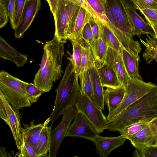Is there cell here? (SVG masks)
I'll return each instance as SVG.
<instances>
[{
    "instance_id": "obj_1",
    "label": "cell",
    "mask_w": 157,
    "mask_h": 157,
    "mask_svg": "<svg viewBox=\"0 0 157 157\" xmlns=\"http://www.w3.org/2000/svg\"><path fill=\"white\" fill-rule=\"evenodd\" d=\"M66 43L54 35L53 39L46 42L39 69L35 76L33 84L43 92L51 90L53 82L59 80L63 73L62 69Z\"/></svg>"
},
{
    "instance_id": "obj_2",
    "label": "cell",
    "mask_w": 157,
    "mask_h": 157,
    "mask_svg": "<svg viewBox=\"0 0 157 157\" xmlns=\"http://www.w3.org/2000/svg\"><path fill=\"white\" fill-rule=\"evenodd\" d=\"M157 118V88L126 108L107 122L106 129L118 130L139 121Z\"/></svg>"
},
{
    "instance_id": "obj_3",
    "label": "cell",
    "mask_w": 157,
    "mask_h": 157,
    "mask_svg": "<svg viewBox=\"0 0 157 157\" xmlns=\"http://www.w3.org/2000/svg\"><path fill=\"white\" fill-rule=\"evenodd\" d=\"M105 15H99L124 46L136 51L141 48L137 41L133 40V28L128 20L120 0H105Z\"/></svg>"
},
{
    "instance_id": "obj_4",
    "label": "cell",
    "mask_w": 157,
    "mask_h": 157,
    "mask_svg": "<svg viewBox=\"0 0 157 157\" xmlns=\"http://www.w3.org/2000/svg\"><path fill=\"white\" fill-rule=\"evenodd\" d=\"M78 75L70 61L56 89L55 103L50 116L52 124L68 108L76 106L81 95Z\"/></svg>"
},
{
    "instance_id": "obj_5",
    "label": "cell",
    "mask_w": 157,
    "mask_h": 157,
    "mask_svg": "<svg viewBox=\"0 0 157 157\" xmlns=\"http://www.w3.org/2000/svg\"><path fill=\"white\" fill-rule=\"evenodd\" d=\"M28 84L6 71L2 70L0 72V92L17 110L31 105L26 90Z\"/></svg>"
},
{
    "instance_id": "obj_6",
    "label": "cell",
    "mask_w": 157,
    "mask_h": 157,
    "mask_svg": "<svg viewBox=\"0 0 157 157\" xmlns=\"http://www.w3.org/2000/svg\"><path fill=\"white\" fill-rule=\"evenodd\" d=\"M80 5L75 0H59L54 19V35L66 43L68 29L77 15Z\"/></svg>"
},
{
    "instance_id": "obj_7",
    "label": "cell",
    "mask_w": 157,
    "mask_h": 157,
    "mask_svg": "<svg viewBox=\"0 0 157 157\" xmlns=\"http://www.w3.org/2000/svg\"><path fill=\"white\" fill-rule=\"evenodd\" d=\"M125 94L118 106L106 117L107 122L117 116L130 105L157 88L150 82H146L142 80L130 79L124 87Z\"/></svg>"
},
{
    "instance_id": "obj_8",
    "label": "cell",
    "mask_w": 157,
    "mask_h": 157,
    "mask_svg": "<svg viewBox=\"0 0 157 157\" xmlns=\"http://www.w3.org/2000/svg\"><path fill=\"white\" fill-rule=\"evenodd\" d=\"M75 106L78 111L81 112L88 118L98 134L106 129L107 124L106 117L102 110L87 96L81 94Z\"/></svg>"
},
{
    "instance_id": "obj_9",
    "label": "cell",
    "mask_w": 157,
    "mask_h": 157,
    "mask_svg": "<svg viewBox=\"0 0 157 157\" xmlns=\"http://www.w3.org/2000/svg\"><path fill=\"white\" fill-rule=\"evenodd\" d=\"M79 111L75 106H71L63 113L59 124L51 130L50 144L48 157H56L59 148L70 124Z\"/></svg>"
},
{
    "instance_id": "obj_10",
    "label": "cell",
    "mask_w": 157,
    "mask_h": 157,
    "mask_svg": "<svg viewBox=\"0 0 157 157\" xmlns=\"http://www.w3.org/2000/svg\"><path fill=\"white\" fill-rule=\"evenodd\" d=\"M98 134L91 123L81 112L79 111L70 124L65 137H75L94 141Z\"/></svg>"
},
{
    "instance_id": "obj_11",
    "label": "cell",
    "mask_w": 157,
    "mask_h": 157,
    "mask_svg": "<svg viewBox=\"0 0 157 157\" xmlns=\"http://www.w3.org/2000/svg\"><path fill=\"white\" fill-rule=\"evenodd\" d=\"M134 35L140 37L143 34L155 36L151 28L136 12L133 4L128 0H120Z\"/></svg>"
},
{
    "instance_id": "obj_12",
    "label": "cell",
    "mask_w": 157,
    "mask_h": 157,
    "mask_svg": "<svg viewBox=\"0 0 157 157\" xmlns=\"http://www.w3.org/2000/svg\"><path fill=\"white\" fill-rule=\"evenodd\" d=\"M40 0H26L20 23L14 29L15 38H21L30 27L40 9Z\"/></svg>"
},
{
    "instance_id": "obj_13",
    "label": "cell",
    "mask_w": 157,
    "mask_h": 157,
    "mask_svg": "<svg viewBox=\"0 0 157 157\" xmlns=\"http://www.w3.org/2000/svg\"><path fill=\"white\" fill-rule=\"evenodd\" d=\"M128 140L136 149L154 145L157 140V118L151 121L146 126Z\"/></svg>"
},
{
    "instance_id": "obj_14",
    "label": "cell",
    "mask_w": 157,
    "mask_h": 157,
    "mask_svg": "<svg viewBox=\"0 0 157 157\" xmlns=\"http://www.w3.org/2000/svg\"><path fill=\"white\" fill-rule=\"evenodd\" d=\"M105 63L114 71L122 86L124 87L131 78L125 69L121 52L108 47Z\"/></svg>"
},
{
    "instance_id": "obj_15",
    "label": "cell",
    "mask_w": 157,
    "mask_h": 157,
    "mask_svg": "<svg viewBox=\"0 0 157 157\" xmlns=\"http://www.w3.org/2000/svg\"><path fill=\"white\" fill-rule=\"evenodd\" d=\"M0 99L6 109L9 121L8 125L12 132L17 149L19 150L22 143L21 131V116L19 110L14 108L0 92Z\"/></svg>"
},
{
    "instance_id": "obj_16",
    "label": "cell",
    "mask_w": 157,
    "mask_h": 157,
    "mask_svg": "<svg viewBox=\"0 0 157 157\" xmlns=\"http://www.w3.org/2000/svg\"><path fill=\"white\" fill-rule=\"evenodd\" d=\"M127 138L121 135L106 137L98 134L94 141L97 152L100 157H107L115 149L123 145Z\"/></svg>"
},
{
    "instance_id": "obj_17",
    "label": "cell",
    "mask_w": 157,
    "mask_h": 157,
    "mask_svg": "<svg viewBox=\"0 0 157 157\" xmlns=\"http://www.w3.org/2000/svg\"><path fill=\"white\" fill-rule=\"evenodd\" d=\"M50 117L46 120L43 123L35 124L34 119L31 121L29 125L23 124V128L21 127L22 136L31 145L35 153L38 146L41 131L44 127L47 125L51 121Z\"/></svg>"
},
{
    "instance_id": "obj_18",
    "label": "cell",
    "mask_w": 157,
    "mask_h": 157,
    "mask_svg": "<svg viewBox=\"0 0 157 157\" xmlns=\"http://www.w3.org/2000/svg\"><path fill=\"white\" fill-rule=\"evenodd\" d=\"M91 16L86 9L81 6L74 21L67 30V40H71L82 39L83 29L86 24L89 22Z\"/></svg>"
},
{
    "instance_id": "obj_19",
    "label": "cell",
    "mask_w": 157,
    "mask_h": 157,
    "mask_svg": "<svg viewBox=\"0 0 157 157\" xmlns=\"http://www.w3.org/2000/svg\"><path fill=\"white\" fill-rule=\"evenodd\" d=\"M121 52L125 69L130 78L142 80L139 71V63L140 60L139 54L124 46Z\"/></svg>"
},
{
    "instance_id": "obj_20",
    "label": "cell",
    "mask_w": 157,
    "mask_h": 157,
    "mask_svg": "<svg viewBox=\"0 0 157 157\" xmlns=\"http://www.w3.org/2000/svg\"><path fill=\"white\" fill-rule=\"evenodd\" d=\"M0 57L3 59L13 62L17 67L24 66L28 61L27 55H23L15 50L1 36Z\"/></svg>"
},
{
    "instance_id": "obj_21",
    "label": "cell",
    "mask_w": 157,
    "mask_h": 157,
    "mask_svg": "<svg viewBox=\"0 0 157 157\" xmlns=\"http://www.w3.org/2000/svg\"><path fill=\"white\" fill-rule=\"evenodd\" d=\"M88 70L93 92L92 101L103 110L104 109V89L99 75L98 68L96 66L93 67L89 68Z\"/></svg>"
},
{
    "instance_id": "obj_22",
    "label": "cell",
    "mask_w": 157,
    "mask_h": 157,
    "mask_svg": "<svg viewBox=\"0 0 157 157\" xmlns=\"http://www.w3.org/2000/svg\"><path fill=\"white\" fill-rule=\"evenodd\" d=\"M98 24L100 31V38L108 47L118 52H121L124 46L101 18H94Z\"/></svg>"
},
{
    "instance_id": "obj_23",
    "label": "cell",
    "mask_w": 157,
    "mask_h": 157,
    "mask_svg": "<svg viewBox=\"0 0 157 157\" xmlns=\"http://www.w3.org/2000/svg\"><path fill=\"white\" fill-rule=\"evenodd\" d=\"M124 94L125 89L122 86L116 88L107 87L104 90V101L108 109V114L118 106L123 98Z\"/></svg>"
},
{
    "instance_id": "obj_24",
    "label": "cell",
    "mask_w": 157,
    "mask_h": 157,
    "mask_svg": "<svg viewBox=\"0 0 157 157\" xmlns=\"http://www.w3.org/2000/svg\"><path fill=\"white\" fill-rule=\"evenodd\" d=\"M98 70L103 87L116 88L122 86L115 72L105 63Z\"/></svg>"
},
{
    "instance_id": "obj_25",
    "label": "cell",
    "mask_w": 157,
    "mask_h": 157,
    "mask_svg": "<svg viewBox=\"0 0 157 157\" xmlns=\"http://www.w3.org/2000/svg\"><path fill=\"white\" fill-rule=\"evenodd\" d=\"M52 124L48 127L45 125L42 129L40 136V141L35 152L36 157H48L50 144V134Z\"/></svg>"
},
{
    "instance_id": "obj_26",
    "label": "cell",
    "mask_w": 157,
    "mask_h": 157,
    "mask_svg": "<svg viewBox=\"0 0 157 157\" xmlns=\"http://www.w3.org/2000/svg\"><path fill=\"white\" fill-rule=\"evenodd\" d=\"M146 41L140 39L141 42L146 48L143 54V56L147 64L153 60L157 63V39L155 36L147 34Z\"/></svg>"
},
{
    "instance_id": "obj_27",
    "label": "cell",
    "mask_w": 157,
    "mask_h": 157,
    "mask_svg": "<svg viewBox=\"0 0 157 157\" xmlns=\"http://www.w3.org/2000/svg\"><path fill=\"white\" fill-rule=\"evenodd\" d=\"M90 45L96 67L98 69L105 62L108 46L101 38L94 40Z\"/></svg>"
},
{
    "instance_id": "obj_28",
    "label": "cell",
    "mask_w": 157,
    "mask_h": 157,
    "mask_svg": "<svg viewBox=\"0 0 157 157\" xmlns=\"http://www.w3.org/2000/svg\"><path fill=\"white\" fill-rule=\"evenodd\" d=\"M71 41L73 47V52L71 54L69 52H67L70 56L68 59L71 62L75 71L79 75L81 71L82 51L84 41L82 39Z\"/></svg>"
},
{
    "instance_id": "obj_29",
    "label": "cell",
    "mask_w": 157,
    "mask_h": 157,
    "mask_svg": "<svg viewBox=\"0 0 157 157\" xmlns=\"http://www.w3.org/2000/svg\"><path fill=\"white\" fill-rule=\"evenodd\" d=\"M154 119H146L139 121L124 127L117 132L128 140L135 135Z\"/></svg>"
},
{
    "instance_id": "obj_30",
    "label": "cell",
    "mask_w": 157,
    "mask_h": 157,
    "mask_svg": "<svg viewBox=\"0 0 157 157\" xmlns=\"http://www.w3.org/2000/svg\"><path fill=\"white\" fill-rule=\"evenodd\" d=\"M95 66L96 63L91 46L84 41L82 51L80 73L90 67Z\"/></svg>"
},
{
    "instance_id": "obj_31",
    "label": "cell",
    "mask_w": 157,
    "mask_h": 157,
    "mask_svg": "<svg viewBox=\"0 0 157 157\" xmlns=\"http://www.w3.org/2000/svg\"><path fill=\"white\" fill-rule=\"evenodd\" d=\"M78 77L81 94L86 95L92 101L93 92L88 68L81 73Z\"/></svg>"
},
{
    "instance_id": "obj_32",
    "label": "cell",
    "mask_w": 157,
    "mask_h": 157,
    "mask_svg": "<svg viewBox=\"0 0 157 157\" xmlns=\"http://www.w3.org/2000/svg\"><path fill=\"white\" fill-rule=\"evenodd\" d=\"M133 157H157V145H150L140 149H136Z\"/></svg>"
},
{
    "instance_id": "obj_33",
    "label": "cell",
    "mask_w": 157,
    "mask_h": 157,
    "mask_svg": "<svg viewBox=\"0 0 157 157\" xmlns=\"http://www.w3.org/2000/svg\"><path fill=\"white\" fill-rule=\"evenodd\" d=\"M131 2L135 9L139 10L144 15L146 21H150L157 24V13L155 10L143 7L134 2Z\"/></svg>"
},
{
    "instance_id": "obj_34",
    "label": "cell",
    "mask_w": 157,
    "mask_h": 157,
    "mask_svg": "<svg viewBox=\"0 0 157 157\" xmlns=\"http://www.w3.org/2000/svg\"><path fill=\"white\" fill-rule=\"evenodd\" d=\"M22 143L19 152L16 154L15 157H36L35 151L31 145L26 141L22 136Z\"/></svg>"
},
{
    "instance_id": "obj_35",
    "label": "cell",
    "mask_w": 157,
    "mask_h": 157,
    "mask_svg": "<svg viewBox=\"0 0 157 157\" xmlns=\"http://www.w3.org/2000/svg\"><path fill=\"white\" fill-rule=\"evenodd\" d=\"M16 0H0L1 4L6 10L10 19L12 28L14 26V14L15 2Z\"/></svg>"
},
{
    "instance_id": "obj_36",
    "label": "cell",
    "mask_w": 157,
    "mask_h": 157,
    "mask_svg": "<svg viewBox=\"0 0 157 157\" xmlns=\"http://www.w3.org/2000/svg\"><path fill=\"white\" fill-rule=\"evenodd\" d=\"M26 0H16L14 10V26L15 29L20 23L23 11Z\"/></svg>"
},
{
    "instance_id": "obj_37",
    "label": "cell",
    "mask_w": 157,
    "mask_h": 157,
    "mask_svg": "<svg viewBox=\"0 0 157 157\" xmlns=\"http://www.w3.org/2000/svg\"><path fill=\"white\" fill-rule=\"evenodd\" d=\"M26 90L29 95V101L32 104L37 102L44 92L33 84L31 83H28L27 84Z\"/></svg>"
},
{
    "instance_id": "obj_38",
    "label": "cell",
    "mask_w": 157,
    "mask_h": 157,
    "mask_svg": "<svg viewBox=\"0 0 157 157\" xmlns=\"http://www.w3.org/2000/svg\"><path fill=\"white\" fill-rule=\"evenodd\" d=\"M93 9L98 15H105V0H86Z\"/></svg>"
},
{
    "instance_id": "obj_39",
    "label": "cell",
    "mask_w": 157,
    "mask_h": 157,
    "mask_svg": "<svg viewBox=\"0 0 157 157\" xmlns=\"http://www.w3.org/2000/svg\"><path fill=\"white\" fill-rule=\"evenodd\" d=\"M82 38L84 41L90 45L94 40L93 33L89 22L86 24L83 29Z\"/></svg>"
},
{
    "instance_id": "obj_40",
    "label": "cell",
    "mask_w": 157,
    "mask_h": 157,
    "mask_svg": "<svg viewBox=\"0 0 157 157\" xmlns=\"http://www.w3.org/2000/svg\"><path fill=\"white\" fill-rule=\"evenodd\" d=\"M145 8L157 10V0H128Z\"/></svg>"
},
{
    "instance_id": "obj_41",
    "label": "cell",
    "mask_w": 157,
    "mask_h": 157,
    "mask_svg": "<svg viewBox=\"0 0 157 157\" xmlns=\"http://www.w3.org/2000/svg\"><path fill=\"white\" fill-rule=\"evenodd\" d=\"M89 23L93 33L94 40L100 38V31L99 26L92 16L90 19Z\"/></svg>"
},
{
    "instance_id": "obj_42",
    "label": "cell",
    "mask_w": 157,
    "mask_h": 157,
    "mask_svg": "<svg viewBox=\"0 0 157 157\" xmlns=\"http://www.w3.org/2000/svg\"><path fill=\"white\" fill-rule=\"evenodd\" d=\"M9 15L4 7L0 4V28L5 26L8 21Z\"/></svg>"
},
{
    "instance_id": "obj_43",
    "label": "cell",
    "mask_w": 157,
    "mask_h": 157,
    "mask_svg": "<svg viewBox=\"0 0 157 157\" xmlns=\"http://www.w3.org/2000/svg\"><path fill=\"white\" fill-rule=\"evenodd\" d=\"M81 6L84 8L93 18L97 17L98 13L93 9L86 0H75Z\"/></svg>"
},
{
    "instance_id": "obj_44",
    "label": "cell",
    "mask_w": 157,
    "mask_h": 157,
    "mask_svg": "<svg viewBox=\"0 0 157 157\" xmlns=\"http://www.w3.org/2000/svg\"><path fill=\"white\" fill-rule=\"evenodd\" d=\"M0 117L8 125L9 121L6 110L4 104L0 99Z\"/></svg>"
},
{
    "instance_id": "obj_45",
    "label": "cell",
    "mask_w": 157,
    "mask_h": 157,
    "mask_svg": "<svg viewBox=\"0 0 157 157\" xmlns=\"http://www.w3.org/2000/svg\"><path fill=\"white\" fill-rule=\"evenodd\" d=\"M49 5L50 10L52 13L54 17L55 16L59 0H46Z\"/></svg>"
},
{
    "instance_id": "obj_46",
    "label": "cell",
    "mask_w": 157,
    "mask_h": 157,
    "mask_svg": "<svg viewBox=\"0 0 157 157\" xmlns=\"http://www.w3.org/2000/svg\"><path fill=\"white\" fill-rule=\"evenodd\" d=\"M148 25L154 31L155 37L157 39V24L150 21H146Z\"/></svg>"
},
{
    "instance_id": "obj_47",
    "label": "cell",
    "mask_w": 157,
    "mask_h": 157,
    "mask_svg": "<svg viewBox=\"0 0 157 157\" xmlns=\"http://www.w3.org/2000/svg\"><path fill=\"white\" fill-rule=\"evenodd\" d=\"M11 154L6 150L5 148L1 147L0 148V157H11Z\"/></svg>"
},
{
    "instance_id": "obj_48",
    "label": "cell",
    "mask_w": 157,
    "mask_h": 157,
    "mask_svg": "<svg viewBox=\"0 0 157 157\" xmlns=\"http://www.w3.org/2000/svg\"><path fill=\"white\" fill-rule=\"evenodd\" d=\"M154 145H157V140L156 142L155 143Z\"/></svg>"
},
{
    "instance_id": "obj_49",
    "label": "cell",
    "mask_w": 157,
    "mask_h": 157,
    "mask_svg": "<svg viewBox=\"0 0 157 157\" xmlns=\"http://www.w3.org/2000/svg\"><path fill=\"white\" fill-rule=\"evenodd\" d=\"M155 10L156 12L157 13V10Z\"/></svg>"
},
{
    "instance_id": "obj_50",
    "label": "cell",
    "mask_w": 157,
    "mask_h": 157,
    "mask_svg": "<svg viewBox=\"0 0 157 157\" xmlns=\"http://www.w3.org/2000/svg\"></svg>"
}]
</instances>
